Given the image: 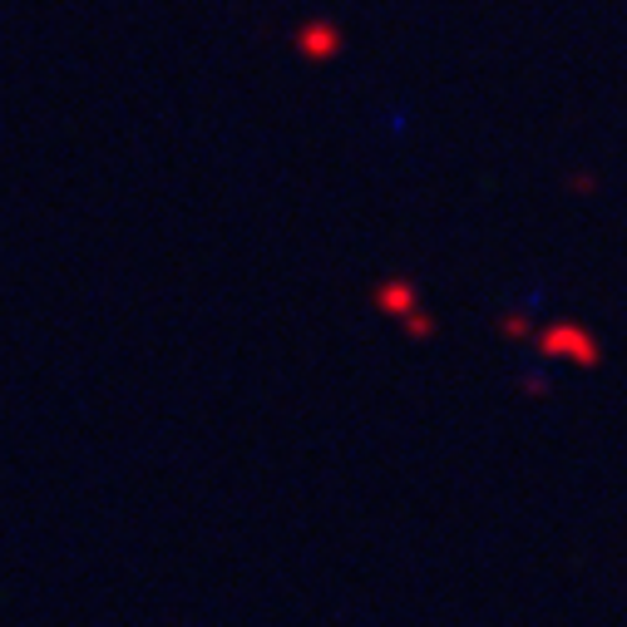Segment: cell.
<instances>
[{"instance_id": "cell-1", "label": "cell", "mask_w": 627, "mask_h": 627, "mask_svg": "<svg viewBox=\"0 0 627 627\" xmlns=\"http://www.w3.org/2000/svg\"><path fill=\"white\" fill-rule=\"evenodd\" d=\"M539 346H544L548 356H573V360H583V366H593V360H598V346H593V336L578 332V326H558V332H544V336H539Z\"/></svg>"}]
</instances>
